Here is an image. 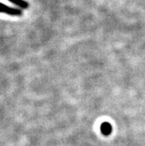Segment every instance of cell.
Listing matches in <instances>:
<instances>
[{
    "instance_id": "cell-3",
    "label": "cell",
    "mask_w": 145,
    "mask_h": 146,
    "mask_svg": "<svg viewBox=\"0 0 145 146\" xmlns=\"http://www.w3.org/2000/svg\"><path fill=\"white\" fill-rule=\"evenodd\" d=\"M8 1L19 7V9H27L29 6V4L24 0H8Z\"/></svg>"
},
{
    "instance_id": "cell-2",
    "label": "cell",
    "mask_w": 145,
    "mask_h": 146,
    "mask_svg": "<svg viewBox=\"0 0 145 146\" xmlns=\"http://www.w3.org/2000/svg\"><path fill=\"white\" fill-rule=\"evenodd\" d=\"M101 132L104 136H109L112 132V126L109 123H103L101 125Z\"/></svg>"
},
{
    "instance_id": "cell-1",
    "label": "cell",
    "mask_w": 145,
    "mask_h": 146,
    "mask_svg": "<svg viewBox=\"0 0 145 146\" xmlns=\"http://www.w3.org/2000/svg\"><path fill=\"white\" fill-rule=\"evenodd\" d=\"M0 13H4V14L10 16H21L22 11L19 8H14L3 3H0Z\"/></svg>"
}]
</instances>
